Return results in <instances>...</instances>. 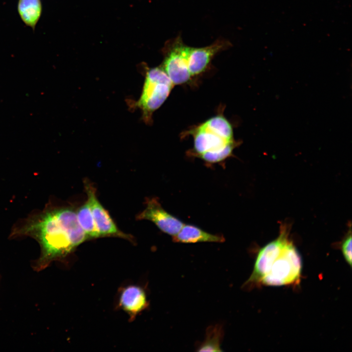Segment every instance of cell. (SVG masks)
<instances>
[{
    "instance_id": "obj_1",
    "label": "cell",
    "mask_w": 352,
    "mask_h": 352,
    "mask_svg": "<svg viewBox=\"0 0 352 352\" xmlns=\"http://www.w3.org/2000/svg\"><path fill=\"white\" fill-rule=\"evenodd\" d=\"M10 236L12 239L29 237L38 242L40 255L32 265L37 271L64 258L86 240L73 208L48 205L17 223Z\"/></svg>"
},
{
    "instance_id": "obj_2",
    "label": "cell",
    "mask_w": 352,
    "mask_h": 352,
    "mask_svg": "<svg viewBox=\"0 0 352 352\" xmlns=\"http://www.w3.org/2000/svg\"><path fill=\"white\" fill-rule=\"evenodd\" d=\"M281 227L279 237L259 251L253 272L243 287L255 286H282L299 283L302 269L301 257Z\"/></svg>"
},
{
    "instance_id": "obj_3",
    "label": "cell",
    "mask_w": 352,
    "mask_h": 352,
    "mask_svg": "<svg viewBox=\"0 0 352 352\" xmlns=\"http://www.w3.org/2000/svg\"><path fill=\"white\" fill-rule=\"evenodd\" d=\"M185 134L193 138L192 154L210 163L224 160L239 144L234 139L230 123L222 114L208 119Z\"/></svg>"
},
{
    "instance_id": "obj_4",
    "label": "cell",
    "mask_w": 352,
    "mask_h": 352,
    "mask_svg": "<svg viewBox=\"0 0 352 352\" xmlns=\"http://www.w3.org/2000/svg\"><path fill=\"white\" fill-rule=\"evenodd\" d=\"M174 86L161 66L147 71L141 95L137 102L146 121H151L153 113L166 100Z\"/></svg>"
},
{
    "instance_id": "obj_5",
    "label": "cell",
    "mask_w": 352,
    "mask_h": 352,
    "mask_svg": "<svg viewBox=\"0 0 352 352\" xmlns=\"http://www.w3.org/2000/svg\"><path fill=\"white\" fill-rule=\"evenodd\" d=\"M188 48L179 35L167 41L162 48L164 58L160 66L174 85L186 84L192 79L188 65Z\"/></svg>"
},
{
    "instance_id": "obj_6",
    "label": "cell",
    "mask_w": 352,
    "mask_h": 352,
    "mask_svg": "<svg viewBox=\"0 0 352 352\" xmlns=\"http://www.w3.org/2000/svg\"><path fill=\"white\" fill-rule=\"evenodd\" d=\"M136 218L151 221L161 231L173 237L179 232L184 225L180 220L164 210L158 200L154 198L146 200V208Z\"/></svg>"
},
{
    "instance_id": "obj_7",
    "label": "cell",
    "mask_w": 352,
    "mask_h": 352,
    "mask_svg": "<svg viewBox=\"0 0 352 352\" xmlns=\"http://www.w3.org/2000/svg\"><path fill=\"white\" fill-rule=\"evenodd\" d=\"M85 186L99 237L115 236L132 239L130 235L117 228L108 212L97 199L95 188L92 184L86 180Z\"/></svg>"
},
{
    "instance_id": "obj_8",
    "label": "cell",
    "mask_w": 352,
    "mask_h": 352,
    "mask_svg": "<svg viewBox=\"0 0 352 352\" xmlns=\"http://www.w3.org/2000/svg\"><path fill=\"white\" fill-rule=\"evenodd\" d=\"M231 46L226 39H218L212 44L202 47L189 46L188 53V65L191 76L194 77L204 72L212 60L219 52Z\"/></svg>"
},
{
    "instance_id": "obj_9",
    "label": "cell",
    "mask_w": 352,
    "mask_h": 352,
    "mask_svg": "<svg viewBox=\"0 0 352 352\" xmlns=\"http://www.w3.org/2000/svg\"><path fill=\"white\" fill-rule=\"evenodd\" d=\"M119 306L132 318L144 310L148 306L144 290L137 286H129L122 289Z\"/></svg>"
},
{
    "instance_id": "obj_10",
    "label": "cell",
    "mask_w": 352,
    "mask_h": 352,
    "mask_svg": "<svg viewBox=\"0 0 352 352\" xmlns=\"http://www.w3.org/2000/svg\"><path fill=\"white\" fill-rule=\"evenodd\" d=\"M173 240L180 243L222 242L225 239L222 235L210 234L196 226L184 224L179 232L173 237Z\"/></svg>"
},
{
    "instance_id": "obj_11",
    "label": "cell",
    "mask_w": 352,
    "mask_h": 352,
    "mask_svg": "<svg viewBox=\"0 0 352 352\" xmlns=\"http://www.w3.org/2000/svg\"><path fill=\"white\" fill-rule=\"evenodd\" d=\"M18 11L22 22L34 31L42 12L41 0H19Z\"/></svg>"
},
{
    "instance_id": "obj_12",
    "label": "cell",
    "mask_w": 352,
    "mask_h": 352,
    "mask_svg": "<svg viewBox=\"0 0 352 352\" xmlns=\"http://www.w3.org/2000/svg\"><path fill=\"white\" fill-rule=\"evenodd\" d=\"M76 215L79 223L88 239L99 237L88 200L78 209Z\"/></svg>"
},
{
    "instance_id": "obj_13",
    "label": "cell",
    "mask_w": 352,
    "mask_h": 352,
    "mask_svg": "<svg viewBox=\"0 0 352 352\" xmlns=\"http://www.w3.org/2000/svg\"><path fill=\"white\" fill-rule=\"evenodd\" d=\"M205 341L199 346L198 352H222L220 344L223 335L221 325H216L207 329Z\"/></svg>"
},
{
    "instance_id": "obj_14",
    "label": "cell",
    "mask_w": 352,
    "mask_h": 352,
    "mask_svg": "<svg viewBox=\"0 0 352 352\" xmlns=\"http://www.w3.org/2000/svg\"><path fill=\"white\" fill-rule=\"evenodd\" d=\"M341 250L346 261L352 265V235H348L341 244Z\"/></svg>"
}]
</instances>
